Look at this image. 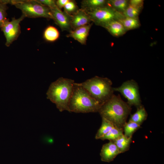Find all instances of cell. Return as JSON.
Returning a JSON list of instances; mask_svg holds the SVG:
<instances>
[{
  "mask_svg": "<svg viewBox=\"0 0 164 164\" xmlns=\"http://www.w3.org/2000/svg\"><path fill=\"white\" fill-rule=\"evenodd\" d=\"M37 1L42 4L48 7L50 9L58 8L56 5L55 0H37Z\"/></svg>",
  "mask_w": 164,
  "mask_h": 164,
  "instance_id": "26",
  "label": "cell"
},
{
  "mask_svg": "<svg viewBox=\"0 0 164 164\" xmlns=\"http://www.w3.org/2000/svg\"><path fill=\"white\" fill-rule=\"evenodd\" d=\"M140 127L141 125L132 121L126 122L123 128L124 135L127 138H132L134 133Z\"/></svg>",
  "mask_w": 164,
  "mask_h": 164,
  "instance_id": "21",
  "label": "cell"
},
{
  "mask_svg": "<svg viewBox=\"0 0 164 164\" xmlns=\"http://www.w3.org/2000/svg\"><path fill=\"white\" fill-rule=\"evenodd\" d=\"M74 81L60 77L50 84L46 93L47 99L55 104L59 111L69 112V103L74 87Z\"/></svg>",
  "mask_w": 164,
  "mask_h": 164,
  "instance_id": "2",
  "label": "cell"
},
{
  "mask_svg": "<svg viewBox=\"0 0 164 164\" xmlns=\"http://www.w3.org/2000/svg\"><path fill=\"white\" fill-rule=\"evenodd\" d=\"M92 22L96 25L103 27L105 24L114 20H119L124 16L108 6L86 11Z\"/></svg>",
  "mask_w": 164,
  "mask_h": 164,
  "instance_id": "6",
  "label": "cell"
},
{
  "mask_svg": "<svg viewBox=\"0 0 164 164\" xmlns=\"http://www.w3.org/2000/svg\"><path fill=\"white\" fill-rule=\"evenodd\" d=\"M107 5L108 0H84L81 2V9L87 12Z\"/></svg>",
  "mask_w": 164,
  "mask_h": 164,
  "instance_id": "14",
  "label": "cell"
},
{
  "mask_svg": "<svg viewBox=\"0 0 164 164\" xmlns=\"http://www.w3.org/2000/svg\"><path fill=\"white\" fill-rule=\"evenodd\" d=\"M3 3L11 4L20 9L25 17L35 18L39 17L52 19L51 9L37 0H2Z\"/></svg>",
  "mask_w": 164,
  "mask_h": 164,
  "instance_id": "5",
  "label": "cell"
},
{
  "mask_svg": "<svg viewBox=\"0 0 164 164\" xmlns=\"http://www.w3.org/2000/svg\"><path fill=\"white\" fill-rule=\"evenodd\" d=\"M7 5L0 2V27L7 19Z\"/></svg>",
  "mask_w": 164,
  "mask_h": 164,
  "instance_id": "25",
  "label": "cell"
},
{
  "mask_svg": "<svg viewBox=\"0 0 164 164\" xmlns=\"http://www.w3.org/2000/svg\"><path fill=\"white\" fill-rule=\"evenodd\" d=\"M113 89L114 91L120 92L126 98L130 106H134L137 108L142 105L138 85L134 80H127L119 87Z\"/></svg>",
  "mask_w": 164,
  "mask_h": 164,
  "instance_id": "7",
  "label": "cell"
},
{
  "mask_svg": "<svg viewBox=\"0 0 164 164\" xmlns=\"http://www.w3.org/2000/svg\"><path fill=\"white\" fill-rule=\"evenodd\" d=\"M131 110V106L123 101L119 94H114L102 105L98 112L102 118L108 121L114 127L123 129Z\"/></svg>",
  "mask_w": 164,
  "mask_h": 164,
  "instance_id": "1",
  "label": "cell"
},
{
  "mask_svg": "<svg viewBox=\"0 0 164 164\" xmlns=\"http://www.w3.org/2000/svg\"><path fill=\"white\" fill-rule=\"evenodd\" d=\"M66 13L71 15L76 12L79 9L75 1L69 0L63 7Z\"/></svg>",
  "mask_w": 164,
  "mask_h": 164,
  "instance_id": "24",
  "label": "cell"
},
{
  "mask_svg": "<svg viewBox=\"0 0 164 164\" xmlns=\"http://www.w3.org/2000/svg\"><path fill=\"white\" fill-rule=\"evenodd\" d=\"M25 17L22 14L18 19L12 18L10 21L9 19H7L0 27L5 37V45L7 46H9L13 42L18 38L21 32L20 22Z\"/></svg>",
  "mask_w": 164,
  "mask_h": 164,
  "instance_id": "8",
  "label": "cell"
},
{
  "mask_svg": "<svg viewBox=\"0 0 164 164\" xmlns=\"http://www.w3.org/2000/svg\"><path fill=\"white\" fill-rule=\"evenodd\" d=\"M132 141V138H127L123 135L113 142L121 153L129 149Z\"/></svg>",
  "mask_w": 164,
  "mask_h": 164,
  "instance_id": "16",
  "label": "cell"
},
{
  "mask_svg": "<svg viewBox=\"0 0 164 164\" xmlns=\"http://www.w3.org/2000/svg\"><path fill=\"white\" fill-rule=\"evenodd\" d=\"M124 135L123 129L114 127L108 133L101 138L102 140H108L114 141Z\"/></svg>",
  "mask_w": 164,
  "mask_h": 164,
  "instance_id": "22",
  "label": "cell"
},
{
  "mask_svg": "<svg viewBox=\"0 0 164 164\" xmlns=\"http://www.w3.org/2000/svg\"><path fill=\"white\" fill-rule=\"evenodd\" d=\"M120 153L113 141L110 142L103 145L100 155L102 161L109 162L113 161Z\"/></svg>",
  "mask_w": 164,
  "mask_h": 164,
  "instance_id": "11",
  "label": "cell"
},
{
  "mask_svg": "<svg viewBox=\"0 0 164 164\" xmlns=\"http://www.w3.org/2000/svg\"><path fill=\"white\" fill-rule=\"evenodd\" d=\"M52 19L62 31L69 32L72 30L70 23V15L62 11L58 8L51 9Z\"/></svg>",
  "mask_w": 164,
  "mask_h": 164,
  "instance_id": "9",
  "label": "cell"
},
{
  "mask_svg": "<svg viewBox=\"0 0 164 164\" xmlns=\"http://www.w3.org/2000/svg\"><path fill=\"white\" fill-rule=\"evenodd\" d=\"M144 1L143 0H130L129 1V5L141 10L143 6Z\"/></svg>",
  "mask_w": 164,
  "mask_h": 164,
  "instance_id": "27",
  "label": "cell"
},
{
  "mask_svg": "<svg viewBox=\"0 0 164 164\" xmlns=\"http://www.w3.org/2000/svg\"><path fill=\"white\" fill-rule=\"evenodd\" d=\"M141 10L138 9L133 7L129 5L123 13V15L127 17L138 18V16Z\"/></svg>",
  "mask_w": 164,
  "mask_h": 164,
  "instance_id": "23",
  "label": "cell"
},
{
  "mask_svg": "<svg viewBox=\"0 0 164 164\" xmlns=\"http://www.w3.org/2000/svg\"><path fill=\"white\" fill-rule=\"evenodd\" d=\"M77 84L83 87L91 96L102 105L113 96L112 81L107 77L95 76Z\"/></svg>",
  "mask_w": 164,
  "mask_h": 164,
  "instance_id": "4",
  "label": "cell"
},
{
  "mask_svg": "<svg viewBox=\"0 0 164 164\" xmlns=\"http://www.w3.org/2000/svg\"><path fill=\"white\" fill-rule=\"evenodd\" d=\"M60 36L58 30L55 27L49 26L45 29L43 33L45 39L49 42H53L57 40Z\"/></svg>",
  "mask_w": 164,
  "mask_h": 164,
  "instance_id": "20",
  "label": "cell"
},
{
  "mask_svg": "<svg viewBox=\"0 0 164 164\" xmlns=\"http://www.w3.org/2000/svg\"><path fill=\"white\" fill-rule=\"evenodd\" d=\"M112 36L119 37L124 35L127 31L121 23L118 20L109 22L103 27Z\"/></svg>",
  "mask_w": 164,
  "mask_h": 164,
  "instance_id": "13",
  "label": "cell"
},
{
  "mask_svg": "<svg viewBox=\"0 0 164 164\" xmlns=\"http://www.w3.org/2000/svg\"><path fill=\"white\" fill-rule=\"evenodd\" d=\"M92 22L87 12L82 9H79L70 15L72 30L90 24Z\"/></svg>",
  "mask_w": 164,
  "mask_h": 164,
  "instance_id": "10",
  "label": "cell"
},
{
  "mask_svg": "<svg viewBox=\"0 0 164 164\" xmlns=\"http://www.w3.org/2000/svg\"><path fill=\"white\" fill-rule=\"evenodd\" d=\"M114 127L113 125L108 121L104 118H102L101 124L96 134L95 139H101Z\"/></svg>",
  "mask_w": 164,
  "mask_h": 164,
  "instance_id": "18",
  "label": "cell"
},
{
  "mask_svg": "<svg viewBox=\"0 0 164 164\" xmlns=\"http://www.w3.org/2000/svg\"><path fill=\"white\" fill-rule=\"evenodd\" d=\"M69 0H57L56 1V5L58 8L60 9L63 8Z\"/></svg>",
  "mask_w": 164,
  "mask_h": 164,
  "instance_id": "28",
  "label": "cell"
},
{
  "mask_svg": "<svg viewBox=\"0 0 164 164\" xmlns=\"http://www.w3.org/2000/svg\"><path fill=\"white\" fill-rule=\"evenodd\" d=\"M92 25L90 23L72 30L67 36L73 38L82 44L85 45Z\"/></svg>",
  "mask_w": 164,
  "mask_h": 164,
  "instance_id": "12",
  "label": "cell"
},
{
  "mask_svg": "<svg viewBox=\"0 0 164 164\" xmlns=\"http://www.w3.org/2000/svg\"><path fill=\"white\" fill-rule=\"evenodd\" d=\"M128 5L129 1L127 0H108V6L122 14Z\"/></svg>",
  "mask_w": 164,
  "mask_h": 164,
  "instance_id": "17",
  "label": "cell"
},
{
  "mask_svg": "<svg viewBox=\"0 0 164 164\" xmlns=\"http://www.w3.org/2000/svg\"><path fill=\"white\" fill-rule=\"evenodd\" d=\"M147 113L144 106L141 105L137 108L136 112L131 115L129 121L135 122L140 125L147 118Z\"/></svg>",
  "mask_w": 164,
  "mask_h": 164,
  "instance_id": "15",
  "label": "cell"
},
{
  "mask_svg": "<svg viewBox=\"0 0 164 164\" xmlns=\"http://www.w3.org/2000/svg\"><path fill=\"white\" fill-rule=\"evenodd\" d=\"M101 105L85 89L75 83L69 104V112L76 113L98 112Z\"/></svg>",
  "mask_w": 164,
  "mask_h": 164,
  "instance_id": "3",
  "label": "cell"
},
{
  "mask_svg": "<svg viewBox=\"0 0 164 164\" xmlns=\"http://www.w3.org/2000/svg\"><path fill=\"white\" fill-rule=\"evenodd\" d=\"M127 31L134 29L139 27L141 26L138 18H133L125 17L119 19Z\"/></svg>",
  "mask_w": 164,
  "mask_h": 164,
  "instance_id": "19",
  "label": "cell"
}]
</instances>
